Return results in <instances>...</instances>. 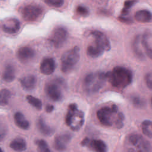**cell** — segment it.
Wrapping results in <instances>:
<instances>
[{
  "instance_id": "38",
  "label": "cell",
  "mask_w": 152,
  "mask_h": 152,
  "mask_svg": "<svg viewBox=\"0 0 152 152\" xmlns=\"http://www.w3.org/2000/svg\"><path fill=\"white\" fill-rule=\"evenodd\" d=\"M0 152H4V150L1 147H0Z\"/></svg>"
},
{
  "instance_id": "12",
  "label": "cell",
  "mask_w": 152,
  "mask_h": 152,
  "mask_svg": "<svg viewBox=\"0 0 152 152\" xmlns=\"http://www.w3.org/2000/svg\"><path fill=\"white\" fill-rule=\"evenodd\" d=\"M36 55L35 50L28 46L20 48L17 52V57L18 60L23 63L30 61Z\"/></svg>"
},
{
  "instance_id": "19",
  "label": "cell",
  "mask_w": 152,
  "mask_h": 152,
  "mask_svg": "<svg viewBox=\"0 0 152 152\" xmlns=\"http://www.w3.org/2000/svg\"><path fill=\"white\" fill-rule=\"evenodd\" d=\"M10 147L15 151L22 152L26 150L27 143L23 138L17 137L11 141Z\"/></svg>"
},
{
  "instance_id": "10",
  "label": "cell",
  "mask_w": 152,
  "mask_h": 152,
  "mask_svg": "<svg viewBox=\"0 0 152 152\" xmlns=\"http://www.w3.org/2000/svg\"><path fill=\"white\" fill-rule=\"evenodd\" d=\"M81 144L82 146L88 147L94 152H107V146L106 143L101 140H90L88 137L84 138Z\"/></svg>"
},
{
  "instance_id": "11",
  "label": "cell",
  "mask_w": 152,
  "mask_h": 152,
  "mask_svg": "<svg viewBox=\"0 0 152 152\" xmlns=\"http://www.w3.org/2000/svg\"><path fill=\"white\" fill-rule=\"evenodd\" d=\"M72 138V135L68 132L63 133L57 135L54 140V148L58 151H64L66 148V147L71 141Z\"/></svg>"
},
{
  "instance_id": "28",
  "label": "cell",
  "mask_w": 152,
  "mask_h": 152,
  "mask_svg": "<svg viewBox=\"0 0 152 152\" xmlns=\"http://www.w3.org/2000/svg\"><path fill=\"white\" fill-rule=\"evenodd\" d=\"M37 146V152H52L46 141L43 139H39L35 141Z\"/></svg>"
},
{
  "instance_id": "8",
  "label": "cell",
  "mask_w": 152,
  "mask_h": 152,
  "mask_svg": "<svg viewBox=\"0 0 152 152\" xmlns=\"http://www.w3.org/2000/svg\"><path fill=\"white\" fill-rule=\"evenodd\" d=\"M44 12L43 8L39 4H31L24 6L21 10V15L24 20L34 22L39 20Z\"/></svg>"
},
{
  "instance_id": "4",
  "label": "cell",
  "mask_w": 152,
  "mask_h": 152,
  "mask_svg": "<svg viewBox=\"0 0 152 152\" xmlns=\"http://www.w3.org/2000/svg\"><path fill=\"white\" fill-rule=\"evenodd\" d=\"M107 80L106 72H91L86 75L83 80V88L88 94L97 93L104 86Z\"/></svg>"
},
{
  "instance_id": "15",
  "label": "cell",
  "mask_w": 152,
  "mask_h": 152,
  "mask_svg": "<svg viewBox=\"0 0 152 152\" xmlns=\"http://www.w3.org/2000/svg\"><path fill=\"white\" fill-rule=\"evenodd\" d=\"M55 69V62L52 58L46 57L43 59L40 65V71L46 75L52 74Z\"/></svg>"
},
{
  "instance_id": "5",
  "label": "cell",
  "mask_w": 152,
  "mask_h": 152,
  "mask_svg": "<svg viewBox=\"0 0 152 152\" xmlns=\"http://www.w3.org/2000/svg\"><path fill=\"white\" fill-rule=\"evenodd\" d=\"M65 121L66 125L72 131H78L84 122V112L78 108L76 103H72L68 105Z\"/></svg>"
},
{
  "instance_id": "33",
  "label": "cell",
  "mask_w": 152,
  "mask_h": 152,
  "mask_svg": "<svg viewBox=\"0 0 152 152\" xmlns=\"http://www.w3.org/2000/svg\"><path fill=\"white\" fill-rule=\"evenodd\" d=\"M147 86L150 90H152V72L147 73L144 78Z\"/></svg>"
},
{
  "instance_id": "39",
  "label": "cell",
  "mask_w": 152,
  "mask_h": 152,
  "mask_svg": "<svg viewBox=\"0 0 152 152\" xmlns=\"http://www.w3.org/2000/svg\"><path fill=\"white\" fill-rule=\"evenodd\" d=\"M151 107H152V97L151 99Z\"/></svg>"
},
{
  "instance_id": "30",
  "label": "cell",
  "mask_w": 152,
  "mask_h": 152,
  "mask_svg": "<svg viewBox=\"0 0 152 152\" xmlns=\"http://www.w3.org/2000/svg\"><path fill=\"white\" fill-rule=\"evenodd\" d=\"M8 130L7 123L2 117H0V141L4 140L8 133Z\"/></svg>"
},
{
  "instance_id": "25",
  "label": "cell",
  "mask_w": 152,
  "mask_h": 152,
  "mask_svg": "<svg viewBox=\"0 0 152 152\" xmlns=\"http://www.w3.org/2000/svg\"><path fill=\"white\" fill-rule=\"evenodd\" d=\"M141 128L142 133L149 138H152V121L145 120L142 122Z\"/></svg>"
},
{
  "instance_id": "26",
  "label": "cell",
  "mask_w": 152,
  "mask_h": 152,
  "mask_svg": "<svg viewBox=\"0 0 152 152\" xmlns=\"http://www.w3.org/2000/svg\"><path fill=\"white\" fill-rule=\"evenodd\" d=\"M11 97V91L7 89L3 88L0 90V106H5L8 104L9 100Z\"/></svg>"
},
{
  "instance_id": "17",
  "label": "cell",
  "mask_w": 152,
  "mask_h": 152,
  "mask_svg": "<svg viewBox=\"0 0 152 152\" xmlns=\"http://www.w3.org/2000/svg\"><path fill=\"white\" fill-rule=\"evenodd\" d=\"M14 120L15 125L21 129L27 130L30 128V122L20 112H17L14 115Z\"/></svg>"
},
{
  "instance_id": "29",
  "label": "cell",
  "mask_w": 152,
  "mask_h": 152,
  "mask_svg": "<svg viewBox=\"0 0 152 152\" xmlns=\"http://www.w3.org/2000/svg\"><path fill=\"white\" fill-rule=\"evenodd\" d=\"M131 100L134 106L138 109H142L146 105V102L145 100L139 96H131Z\"/></svg>"
},
{
  "instance_id": "21",
  "label": "cell",
  "mask_w": 152,
  "mask_h": 152,
  "mask_svg": "<svg viewBox=\"0 0 152 152\" xmlns=\"http://www.w3.org/2000/svg\"><path fill=\"white\" fill-rule=\"evenodd\" d=\"M15 77V69L13 65L8 64L5 67L3 71L2 79L6 83H11L13 81Z\"/></svg>"
},
{
  "instance_id": "9",
  "label": "cell",
  "mask_w": 152,
  "mask_h": 152,
  "mask_svg": "<svg viewBox=\"0 0 152 152\" xmlns=\"http://www.w3.org/2000/svg\"><path fill=\"white\" fill-rule=\"evenodd\" d=\"M68 36V31L64 27H57L55 28L50 36L49 40L54 47L61 48L66 42Z\"/></svg>"
},
{
  "instance_id": "27",
  "label": "cell",
  "mask_w": 152,
  "mask_h": 152,
  "mask_svg": "<svg viewBox=\"0 0 152 152\" xmlns=\"http://www.w3.org/2000/svg\"><path fill=\"white\" fill-rule=\"evenodd\" d=\"M26 100L28 103L31 104L33 107L38 110H40L42 108V101L37 97H35L31 95H27L26 96Z\"/></svg>"
},
{
  "instance_id": "2",
  "label": "cell",
  "mask_w": 152,
  "mask_h": 152,
  "mask_svg": "<svg viewBox=\"0 0 152 152\" xmlns=\"http://www.w3.org/2000/svg\"><path fill=\"white\" fill-rule=\"evenodd\" d=\"M106 79L111 85L118 89H124L130 85L133 80L131 70L121 66L114 67L111 71L106 72Z\"/></svg>"
},
{
  "instance_id": "18",
  "label": "cell",
  "mask_w": 152,
  "mask_h": 152,
  "mask_svg": "<svg viewBox=\"0 0 152 152\" xmlns=\"http://www.w3.org/2000/svg\"><path fill=\"white\" fill-rule=\"evenodd\" d=\"M37 126L40 133L45 136H52L55 132L54 129L47 125L43 118L42 117H40L37 119Z\"/></svg>"
},
{
  "instance_id": "32",
  "label": "cell",
  "mask_w": 152,
  "mask_h": 152,
  "mask_svg": "<svg viewBox=\"0 0 152 152\" xmlns=\"http://www.w3.org/2000/svg\"><path fill=\"white\" fill-rule=\"evenodd\" d=\"M76 11H77V12L79 15H82L83 17H86V16L88 15L89 14L88 10L84 6H82V5L78 6L76 9Z\"/></svg>"
},
{
  "instance_id": "13",
  "label": "cell",
  "mask_w": 152,
  "mask_h": 152,
  "mask_svg": "<svg viewBox=\"0 0 152 152\" xmlns=\"http://www.w3.org/2000/svg\"><path fill=\"white\" fill-rule=\"evenodd\" d=\"M90 34L95 39V43L101 46L104 51H109L110 49L111 46L110 42L104 33L98 30H93Z\"/></svg>"
},
{
  "instance_id": "7",
  "label": "cell",
  "mask_w": 152,
  "mask_h": 152,
  "mask_svg": "<svg viewBox=\"0 0 152 152\" xmlns=\"http://www.w3.org/2000/svg\"><path fill=\"white\" fill-rule=\"evenodd\" d=\"M62 86H64V80L62 78H56L46 84L45 91L49 99L54 102H59L63 98Z\"/></svg>"
},
{
  "instance_id": "34",
  "label": "cell",
  "mask_w": 152,
  "mask_h": 152,
  "mask_svg": "<svg viewBox=\"0 0 152 152\" xmlns=\"http://www.w3.org/2000/svg\"><path fill=\"white\" fill-rule=\"evenodd\" d=\"M138 0H126L124 2V7L126 9L130 10V8L137 2Z\"/></svg>"
},
{
  "instance_id": "6",
  "label": "cell",
  "mask_w": 152,
  "mask_h": 152,
  "mask_svg": "<svg viewBox=\"0 0 152 152\" xmlns=\"http://www.w3.org/2000/svg\"><path fill=\"white\" fill-rule=\"evenodd\" d=\"M80 48L75 46L64 52L61 59V70L66 73L71 71L80 59Z\"/></svg>"
},
{
  "instance_id": "24",
  "label": "cell",
  "mask_w": 152,
  "mask_h": 152,
  "mask_svg": "<svg viewBox=\"0 0 152 152\" xmlns=\"http://www.w3.org/2000/svg\"><path fill=\"white\" fill-rule=\"evenodd\" d=\"M149 38V33H145L141 38V43L142 46H143L145 54L147 56L152 59V48L150 46L148 42V39Z\"/></svg>"
},
{
  "instance_id": "14",
  "label": "cell",
  "mask_w": 152,
  "mask_h": 152,
  "mask_svg": "<svg viewBox=\"0 0 152 152\" xmlns=\"http://www.w3.org/2000/svg\"><path fill=\"white\" fill-rule=\"evenodd\" d=\"M21 28L20 21L16 18H10L5 20L2 24V30L8 34L17 33Z\"/></svg>"
},
{
  "instance_id": "3",
  "label": "cell",
  "mask_w": 152,
  "mask_h": 152,
  "mask_svg": "<svg viewBox=\"0 0 152 152\" xmlns=\"http://www.w3.org/2000/svg\"><path fill=\"white\" fill-rule=\"evenodd\" d=\"M124 148L126 152H151L150 142L139 134H128L124 141Z\"/></svg>"
},
{
  "instance_id": "1",
  "label": "cell",
  "mask_w": 152,
  "mask_h": 152,
  "mask_svg": "<svg viewBox=\"0 0 152 152\" xmlns=\"http://www.w3.org/2000/svg\"><path fill=\"white\" fill-rule=\"evenodd\" d=\"M96 116L99 122L104 126L121 129L124 126V115L115 104L100 108Z\"/></svg>"
},
{
  "instance_id": "31",
  "label": "cell",
  "mask_w": 152,
  "mask_h": 152,
  "mask_svg": "<svg viewBox=\"0 0 152 152\" xmlns=\"http://www.w3.org/2000/svg\"><path fill=\"white\" fill-rule=\"evenodd\" d=\"M44 1L47 5L56 8L61 7L64 4V0H44Z\"/></svg>"
},
{
  "instance_id": "20",
  "label": "cell",
  "mask_w": 152,
  "mask_h": 152,
  "mask_svg": "<svg viewBox=\"0 0 152 152\" xmlns=\"http://www.w3.org/2000/svg\"><path fill=\"white\" fill-rule=\"evenodd\" d=\"M134 18L140 23H149L152 21V13L147 10H141L135 12Z\"/></svg>"
},
{
  "instance_id": "37",
  "label": "cell",
  "mask_w": 152,
  "mask_h": 152,
  "mask_svg": "<svg viewBox=\"0 0 152 152\" xmlns=\"http://www.w3.org/2000/svg\"><path fill=\"white\" fill-rule=\"evenodd\" d=\"M45 110L47 113H51L54 110V106L52 104H47L45 107Z\"/></svg>"
},
{
  "instance_id": "35",
  "label": "cell",
  "mask_w": 152,
  "mask_h": 152,
  "mask_svg": "<svg viewBox=\"0 0 152 152\" xmlns=\"http://www.w3.org/2000/svg\"><path fill=\"white\" fill-rule=\"evenodd\" d=\"M118 20L122 23H125V24H131L133 23V20L129 18H126L124 16H120L119 17H118Z\"/></svg>"
},
{
  "instance_id": "16",
  "label": "cell",
  "mask_w": 152,
  "mask_h": 152,
  "mask_svg": "<svg viewBox=\"0 0 152 152\" xmlns=\"http://www.w3.org/2000/svg\"><path fill=\"white\" fill-rule=\"evenodd\" d=\"M20 83L24 90L31 91L33 90L36 86L37 78L34 75H27L20 79Z\"/></svg>"
},
{
  "instance_id": "23",
  "label": "cell",
  "mask_w": 152,
  "mask_h": 152,
  "mask_svg": "<svg viewBox=\"0 0 152 152\" xmlns=\"http://www.w3.org/2000/svg\"><path fill=\"white\" fill-rule=\"evenodd\" d=\"M104 51V50L101 46L94 43V45H90L87 47V54L91 58H96L102 55Z\"/></svg>"
},
{
  "instance_id": "22",
  "label": "cell",
  "mask_w": 152,
  "mask_h": 152,
  "mask_svg": "<svg viewBox=\"0 0 152 152\" xmlns=\"http://www.w3.org/2000/svg\"><path fill=\"white\" fill-rule=\"evenodd\" d=\"M141 37L140 35H137L132 43V49L134 55L137 58L140 60H144L145 59L144 55L143 54L142 50L140 48V43L141 42Z\"/></svg>"
},
{
  "instance_id": "36",
  "label": "cell",
  "mask_w": 152,
  "mask_h": 152,
  "mask_svg": "<svg viewBox=\"0 0 152 152\" xmlns=\"http://www.w3.org/2000/svg\"><path fill=\"white\" fill-rule=\"evenodd\" d=\"M92 1H94L95 3L99 4V5H103L107 4L109 0H92Z\"/></svg>"
}]
</instances>
